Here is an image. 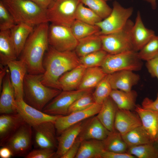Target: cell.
<instances>
[{"label": "cell", "instance_id": "9a60e30c", "mask_svg": "<svg viewBox=\"0 0 158 158\" xmlns=\"http://www.w3.org/2000/svg\"><path fill=\"white\" fill-rule=\"evenodd\" d=\"M10 71L11 84L14 88L16 100L23 99V81L27 73L25 62L20 59L14 60L7 64Z\"/></svg>", "mask_w": 158, "mask_h": 158}, {"label": "cell", "instance_id": "9c48e42d", "mask_svg": "<svg viewBox=\"0 0 158 158\" xmlns=\"http://www.w3.org/2000/svg\"><path fill=\"white\" fill-rule=\"evenodd\" d=\"M48 37L49 46L60 51L74 50L78 43L70 27L62 25H49Z\"/></svg>", "mask_w": 158, "mask_h": 158}, {"label": "cell", "instance_id": "5b68a950", "mask_svg": "<svg viewBox=\"0 0 158 158\" xmlns=\"http://www.w3.org/2000/svg\"><path fill=\"white\" fill-rule=\"evenodd\" d=\"M142 66L138 52L132 50L116 54H108L101 67L108 74L123 70L138 71Z\"/></svg>", "mask_w": 158, "mask_h": 158}, {"label": "cell", "instance_id": "60d3db41", "mask_svg": "<svg viewBox=\"0 0 158 158\" xmlns=\"http://www.w3.org/2000/svg\"><path fill=\"white\" fill-rule=\"evenodd\" d=\"M95 103H96L91 90L78 98L72 103L68 109L67 114L85 109Z\"/></svg>", "mask_w": 158, "mask_h": 158}, {"label": "cell", "instance_id": "d6a6232c", "mask_svg": "<svg viewBox=\"0 0 158 158\" xmlns=\"http://www.w3.org/2000/svg\"><path fill=\"white\" fill-rule=\"evenodd\" d=\"M105 150L115 152H127L128 147L121 135L115 130L110 132L107 137L102 140Z\"/></svg>", "mask_w": 158, "mask_h": 158}, {"label": "cell", "instance_id": "1f68e13d", "mask_svg": "<svg viewBox=\"0 0 158 158\" xmlns=\"http://www.w3.org/2000/svg\"><path fill=\"white\" fill-rule=\"evenodd\" d=\"M122 136L128 148L154 142L142 125L135 128Z\"/></svg>", "mask_w": 158, "mask_h": 158}, {"label": "cell", "instance_id": "4fadbf2b", "mask_svg": "<svg viewBox=\"0 0 158 158\" xmlns=\"http://www.w3.org/2000/svg\"><path fill=\"white\" fill-rule=\"evenodd\" d=\"M16 111L25 123L32 127L47 121L55 122L60 116L50 115L26 103L23 99L16 100Z\"/></svg>", "mask_w": 158, "mask_h": 158}, {"label": "cell", "instance_id": "6da1fadb", "mask_svg": "<svg viewBox=\"0 0 158 158\" xmlns=\"http://www.w3.org/2000/svg\"><path fill=\"white\" fill-rule=\"evenodd\" d=\"M44 55L43 64L45 72L42 75V83L47 87L61 90L59 79L80 64L79 58L75 50L60 51L50 46Z\"/></svg>", "mask_w": 158, "mask_h": 158}, {"label": "cell", "instance_id": "7c38bea8", "mask_svg": "<svg viewBox=\"0 0 158 158\" xmlns=\"http://www.w3.org/2000/svg\"><path fill=\"white\" fill-rule=\"evenodd\" d=\"M102 106L95 103L85 109L59 116L54 122L57 133L60 135L70 126L97 114Z\"/></svg>", "mask_w": 158, "mask_h": 158}, {"label": "cell", "instance_id": "f35d334b", "mask_svg": "<svg viewBox=\"0 0 158 158\" xmlns=\"http://www.w3.org/2000/svg\"><path fill=\"white\" fill-rule=\"evenodd\" d=\"M112 90L107 74L96 86L95 90L93 93L95 102L102 104L109 96Z\"/></svg>", "mask_w": 158, "mask_h": 158}, {"label": "cell", "instance_id": "7bdbcfd3", "mask_svg": "<svg viewBox=\"0 0 158 158\" xmlns=\"http://www.w3.org/2000/svg\"><path fill=\"white\" fill-rule=\"evenodd\" d=\"M56 152L49 149L40 148L34 150L26 155V158H51L54 157Z\"/></svg>", "mask_w": 158, "mask_h": 158}, {"label": "cell", "instance_id": "8d00e7d4", "mask_svg": "<svg viewBox=\"0 0 158 158\" xmlns=\"http://www.w3.org/2000/svg\"><path fill=\"white\" fill-rule=\"evenodd\" d=\"M75 19L93 25L102 20L91 9L85 7L81 2L78 5L75 11Z\"/></svg>", "mask_w": 158, "mask_h": 158}, {"label": "cell", "instance_id": "484cf974", "mask_svg": "<svg viewBox=\"0 0 158 158\" xmlns=\"http://www.w3.org/2000/svg\"><path fill=\"white\" fill-rule=\"evenodd\" d=\"M118 108L109 96L102 104L101 109L96 116L103 125L110 131L115 130L114 123Z\"/></svg>", "mask_w": 158, "mask_h": 158}, {"label": "cell", "instance_id": "e0dca14e", "mask_svg": "<svg viewBox=\"0 0 158 158\" xmlns=\"http://www.w3.org/2000/svg\"><path fill=\"white\" fill-rule=\"evenodd\" d=\"M134 71L123 70L107 74L112 89L130 91L139 82L140 75Z\"/></svg>", "mask_w": 158, "mask_h": 158}, {"label": "cell", "instance_id": "cb8c5ba5", "mask_svg": "<svg viewBox=\"0 0 158 158\" xmlns=\"http://www.w3.org/2000/svg\"><path fill=\"white\" fill-rule=\"evenodd\" d=\"M142 125L153 141L158 132V112L136 105L134 109Z\"/></svg>", "mask_w": 158, "mask_h": 158}, {"label": "cell", "instance_id": "f1b7e54d", "mask_svg": "<svg viewBox=\"0 0 158 158\" xmlns=\"http://www.w3.org/2000/svg\"><path fill=\"white\" fill-rule=\"evenodd\" d=\"M104 150L102 141L91 139L81 141L75 158H101Z\"/></svg>", "mask_w": 158, "mask_h": 158}, {"label": "cell", "instance_id": "ffe728a7", "mask_svg": "<svg viewBox=\"0 0 158 158\" xmlns=\"http://www.w3.org/2000/svg\"><path fill=\"white\" fill-rule=\"evenodd\" d=\"M142 125L140 118L136 113L132 112L131 110L118 108L116 116L114 126L115 129L121 135Z\"/></svg>", "mask_w": 158, "mask_h": 158}, {"label": "cell", "instance_id": "f5cc1de1", "mask_svg": "<svg viewBox=\"0 0 158 158\" xmlns=\"http://www.w3.org/2000/svg\"><path fill=\"white\" fill-rule=\"evenodd\" d=\"M154 142L156 144H158V132L154 139Z\"/></svg>", "mask_w": 158, "mask_h": 158}, {"label": "cell", "instance_id": "f546056e", "mask_svg": "<svg viewBox=\"0 0 158 158\" xmlns=\"http://www.w3.org/2000/svg\"><path fill=\"white\" fill-rule=\"evenodd\" d=\"M107 75L101 67L87 68L77 90L92 89L96 87Z\"/></svg>", "mask_w": 158, "mask_h": 158}, {"label": "cell", "instance_id": "83f0119b", "mask_svg": "<svg viewBox=\"0 0 158 158\" xmlns=\"http://www.w3.org/2000/svg\"><path fill=\"white\" fill-rule=\"evenodd\" d=\"M137 93L134 90L125 91L113 89L109 96L120 109L132 110L136 107Z\"/></svg>", "mask_w": 158, "mask_h": 158}, {"label": "cell", "instance_id": "4316f807", "mask_svg": "<svg viewBox=\"0 0 158 158\" xmlns=\"http://www.w3.org/2000/svg\"><path fill=\"white\" fill-rule=\"evenodd\" d=\"M18 58L16 49L11 40L10 30L0 32V65H7L10 61Z\"/></svg>", "mask_w": 158, "mask_h": 158}, {"label": "cell", "instance_id": "e575fe53", "mask_svg": "<svg viewBox=\"0 0 158 158\" xmlns=\"http://www.w3.org/2000/svg\"><path fill=\"white\" fill-rule=\"evenodd\" d=\"M127 152L138 158H158V149L153 143L130 147Z\"/></svg>", "mask_w": 158, "mask_h": 158}, {"label": "cell", "instance_id": "d6986e66", "mask_svg": "<svg viewBox=\"0 0 158 158\" xmlns=\"http://www.w3.org/2000/svg\"><path fill=\"white\" fill-rule=\"evenodd\" d=\"M15 91L11 82L9 70L4 78L0 98V113L1 114L17 113Z\"/></svg>", "mask_w": 158, "mask_h": 158}, {"label": "cell", "instance_id": "44dd1931", "mask_svg": "<svg viewBox=\"0 0 158 158\" xmlns=\"http://www.w3.org/2000/svg\"><path fill=\"white\" fill-rule=\"evenodd\" d=\"M110 131L101 123L97 116L89 118L78 137L81 141L91 139L103 140Z\"/></svg>", "mask_w": 158, "mask_h": 158}, {"label": "cell", "instance_id": "5bb4252c", "mask_svg": "<svg viewBox=\"0 0 158 158\" xmlns=\"http://www.w3.org/2000/svg\"><path fill=\"white\" fill-rule=\"evenodd\" d=\"M54 122H45L32 127L36 144L40 148L54 150L57 149L58 142Z\"/></svg>", "mask_w": 158, "mask_h": 158}, {"label": "cell", "instance_id": "681fc988", "mask_svg": "<svg viewBox=\"0 0 158 158\" xmlns=\"http://www.w3.org/2000/svg\"><path fill=\"white\" fill-rule=\"evenodd\" d=\"M13 156L11 150L6 146H2L0 149V157L1 158H9Z\"/></svg>", "mask_w": 158, "mask_h": 158}, {"label": "cell", "instance_id": "7a4b0ae2", "mask_svg": "<svg viewBox=\"0 0 158 158\" xmlns=\"http://www.w3.org/2000/svg\"><path fill=\"white\" fill-rule=\"evenodd\" d=\"M48 22L41 23L33 30L28 38L20 56L27 67V73L43 74L44 57L49 46Z\"/></svg>", "mask_w": 158, "mask_h": 158}, {"label": "cell", "instance_id": "30bf717a", "mask_svg": "<svg viewBox=\"0 0 158 158\" xmlns=\"http://www.w3.org/2000/svg\"><path fill=\"white\" fill-rule=\"evenodd\" d=\"M91 90L62 91L45 106L42 111L50 115H66L72 103Z\"/></svg>", "mask_w": 158, "mask_h": 158}, {"label": "cell", "instance_id": "ba28073f", "mask_svg": "<svg viewBox=\"0 0 158 158\" xmlns=\"http://www.w3.org/2000/svg\"><path fill=\"white\" fill-rule=\"evenodd\" d=\"M133 11L132 7L126 8L115 1L109 16L95 25L100 29L97 35H107L119 31L126 25Z\"/></svg>", "mask_w": 158, "mask_h": 158}, {"label": "cell", "instance_id": "816d5d0a", "mask_svg": "<svg viewBox=\"0 0 158 158\" xmlns=\"http://www.w3.org/2000/svg\"><path fill=\"white\" fill-rule=\"evenodd\" d=\"M149 3H150L152 6V8L154 9L157 8V0H144Z\"/></svg>", "mask_w": 158, "mask_h": 158}, {"label": "cell", "instance_id": "74e56055", "mask_svg": "<svg viewBox=\"0 0 158 158\" xmlns=\"http://www.w3.org/2000/svg\"><path fill=\"white\" fill-rule=\"evenodd\" d=\"M80 2L87 6L102 20L108 17L112 10L104 0H80Z\"/></svg>", "mask_w": 158, "mask_h": 158}, {"label": "cell", "instance_id": "4dcf8cb0", "mask_svg": "<svg viewBox=\"0 0 158 158\" xmlns=\"http://www.w3.org/2000/svg\"><path fill=\"white\" fill-rule=\"evenodd\" d=\"M101 49L100 37L99 35L95 34L78 40L75 51L77 56L80 57Z\"/></svg>", "mask_w": 158, "mask_h": 158}, {"label": "cell", "instance_id": "8fae6325", "mask_svg": "<svg viewBox=\"0 0 158 158\" xmlns=\"http://www.w3.org/2000/svg\"><path fill=\"white\" fill-rule=\"evenodd\" d=\"M32 128L31 126L25 122L10 136L2 146L8 147L13 156L24 155L31 146Z\"/></svg>", "mask_w": 158, "mask_h": 158}, {"label": "cell", "instance_id": "db71d44e", "mask_svg": "<svg viewBox=\"0 0 158 158\" xmlns=\"http://www.w3.org/2000/svg\"><path fill=\"white\" fill-rule=\"evenodd\" d=\"M156 145H156L157 146H155L158 149V144H156Z\"/></svg>", "mask_w": 158, "mask_h": 158}, {"label": "cell", "instance_id": "f907efd6", "mask_svg": "<svg viewBox=\"0 0 158 158\" xmlns=\"http://www.w3.org/2000/svg\"><path fill=\"white\" fill-rule=\"evenodd\" d=\"M9 70L7 65L3 66L0 65V90L1 89L2 85L4 78Z\"/></svg>", "mask_w": 158, "mask_h": 158}, {"label": "cell", "instance_id": "ab89813d", "mask_svg": "<svg viewBox=\"0 0 158 158\" xmlns=\"http://www.w3.org/2000/svg\"><path fill=\"white\" fill-rule=\"evenodd\" d=\"M139 58L147 61L158 56V35L154 36L138 52Z\"/></svg>", "mask_w": 158, "mask_h": 158}, {"label": "cell", "instance_id": "836d02e7", "mask_svg": "<svg viewBox=\"0 0 158 158\" xmlns=\"http://www.w3.org/2000/svg\"><path fill=\"white\" fill-rule=\"evenodd\" d=\"M70 27L78 40L94 34L97 35L100 30L96 25H90L77 20H75Z\"/></svg>", "mask_w": 158, "mask_h": 158}, {"label": "cell", "instance_id": "3957f363", "mask_svg": "<svg viewBox=\"0 0 158 158\" xmlns=\"http://www.w3.org/2000/svg\"><path fill=\"white\" fill-rule=\"evenodd\" d=\"M42 74L27 73L23 81V100L28 104L41 111L61 91L45 86L42 83Z\"/></svg>", "mask_w": 158, "mask_h": 158}, {"label": "cell", "instance_id": "7402d4cb", "mask_svg": "<svg viewBox=\"0 0 158 158\" xmlns=\"http://www.w3.org/2000/svg\"><path fill=\"white\" fill-rule=\"evenodd\" d=\"M25 122L18 113L1 114L0 116V143L2 146L7 140Z\"/></svg>", "mask_w": 158, "mask_h": 158}, {"label": "cell", "instance_id": "11a10c76", "mask_svg": "<svg viewBox=\"0 0 158 158\" xmlns=\"http://www.w3.org/2000/svg\"><path fill=\"white\" fill-rule=\"evenodd\" d=\"M104 0L105 1H110V0Z\"/></svg>", "mask_w": 158, "mask_h": 158}, {"label": "cell", "instance_id": "52a82bcc", "mask_svg": "<svg viewBox=\"0 0 158 158\" xmlns=\"http://www.w3.org/2000/svg\"><path fill=\"white\" fill-rule=\"evenodd\" d=\"M80 0H53L47 10L48 22L70 27Z\"/></svg>", "mask_w": 158, "mask_h": 158}, {"label": "cell", "instance_id": "2e32d148", "mask_svg": "<svg viewBox=\"0 0 158 158\" xmlns=\"http://www.w3.org/2000/svg\"><path fill=\"white\" fill-rule=\"evenodd\" d=\"M88 119L70 126L59 135V136L57 138L58 145L55 158H61L73 145L78 137Z\"/></svg>", "mask_w": 158, "mask_h": 158}, {"label": "cell", "instance_id": "d590c367", "mask_svg": "<svg viewBox=\"0 0 158 158\" xmlns=\"http://www.w3.org/2000/svg\"><path fill=\"white\" fill-rule=\"evenodd\" d=\"M108 54L102 49L79 58L80 64L87 68L101 67Z\"/></svg>", "mask_w": 158, "mask_h": 158}, {"label": "cell", "instance_id": "d4e9b609", "mask_svg": "<svg viewBox=\"0 0 158 158\" xmlns=\"http://www.w3.org/2000/svg\"><path fill=\"white\" fill-rule=\"evenodd\" d=\"M34 29L33 26L20 23H17L10 30L18 57L20 56L28 38Z\"/></svg>", "mask_w": 158, "mask_h": 158}, {"label": "cell", "instance_id": "603a6c76", "mask_svg": "<svg viewBox=\"0 0 158 158\" xmlns=\"http://www.w3.org/2000/svg\"><path fill=\"white\" fill-rule=\"evenodd\" d=\"M86 68L80 64L63 74L58 80L60 90L62 91L77 90Z\"/></svg>", "mask_w": 158, "mask_h": 158}, {"label": "cell", "instance_id": "7dc6e473", "mask_svg": "<svg viewBox=\"0 0 158 158\" xmlns=\"http://www.w3.org/2000/svg\"><path fill=\"white\" fill-rule=\"evenodd\" d=\"M142 107L158 112V93L157 98L154 101L147 97L145 98L142 102Z\"/></svg>", "mask_w": 158, "mask_h": 158}, {"label": "cell", "instance_id": "ac0fdd59", "mask_svg": "<svg viewBox=\"0 0 158 158\" xmlns=\"http://www.w3.org/2000/svg\"><path fill=\"white\" fill-rule=\"evenodd\" d=\"M155 35L154 31L145 26L140 13L138 11L131 31L133 50L138 52Z\"/></svg>", "mask_w": 158, "mask_h": 158}, {"label": "cell", "instance_id": "ee69618b", "mask_svg": "<svg viewBox=\"0 0 158 158\" xmlns=\"http://www.w3.org/2000/svg\"><path fill=\"white\" fill-rule=\"evenodd\" d=\"M146 67L151 75L158 80V56L146 61Z\"/></svg>", "mask_w": 158, "mask_h": 158}, {"label": "cell", "instance_id": "8992f818", "mask_svg": "<svg viewBox=\"0 0 158 158\" xmlns=\"http://www.w3.org/2000/svg\"><path fill=\"white\" fill-rule=\"evenodd\" d=\"M134 23L129 19L122 30L112 33L99 35L102 49L108 54H116L133 50L131 31Z\"/></svg>", "mask_w": 158, "mask_h": 158}, {"label": "cell", "instance_id": "b9f144b4", "mask_svg": "<svg viewBox=\"0 0 158 158\" xmlns=\"http://www.w3.org/2000/svg\"><path fill=\"white\" fill-rule=\"evenodd\" d=\"M17 23L13 17L0 1V30H10Z\"/></svg>", "mask_w": 158, "mask_h": 158}, {"label": "cell", "instance_id": "c3c4849f", "mask_svg": "<svg viewBox=\"0 0 158 158\" xmlns=\"http://www.w3.org/2000/svg\"><path fill=\"white\" fill-rule=\"evenodd\" d=\"M41 8L47 10L53 0H30Z\"/></svg>", "mask_w": 158, "mask_h": 158}, {"label": "cell", "instance_id": "bcb514c9", "mask_svg": "<svg viewBox=\"0 0 158 158\" xmlns=\"http://www.w3.org/2000/svg\"><path fill=\"white\" fill-rule=\"evenodd\" d=\"M134 156L127 152L118 153L104 150L101 154V158H135Z\"/></svg>", "mask_w": 158, "mask_h": 158}, {"label": "cell", "instance_id": "f6af8a7d", "mask_svg": "<svg viewBox=\"0 0 158 158\" xmlns=\"http://www.w3.org/2000/svg\"><path fill=\"white\" fill-rule=\"evenodd\" d=\"M81 141L78 138L61 158H75L78 152Z\"/></svg>", "mask_w": 158, "mask_h": 158}, {"label": "cell", "instance_id": "277c9868", "mask_svg": "<svg viewBox=\"0 0 158 158\" xmlns=\"http://www.w3.org/2000/svg\"><path fill=\"white\" fill-rule=\"evenodd\" d=\"M14 18L16 23L32 26L48 22L47 10L30 0H0Z\"/></svg>", "mask_w": 158, "mask_h": 158}]
</instances>
